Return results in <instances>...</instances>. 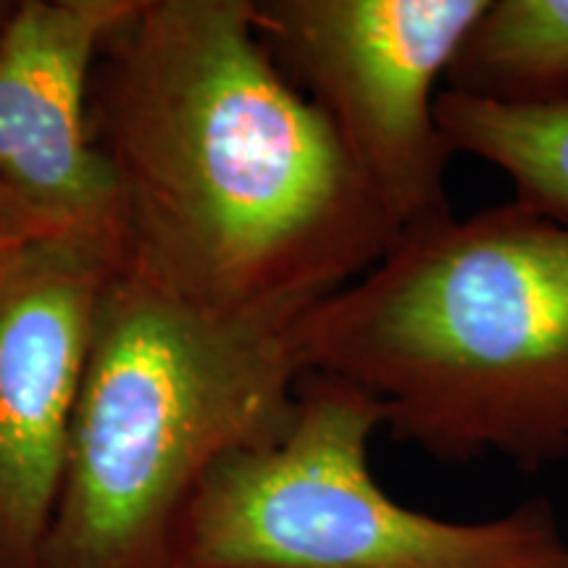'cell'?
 I'll list each match as a JSON object with an SVG mask.
<instances>
[{
  "instance_id": "10",
  "label": "cell",
  "mask_w": 568,
  "mask_h": 568,
  "mask_svg": "<svg viewBox=\"0 0 568 568\" xmlns=\"http://www.w3.org/2000/svg\"><path fill=\"white\" fill-rule=\"evenodd\" d=\"M69 230L71 226L53 222V219L42 216V213L27 209L24 203L0 193V255Z\"/></svg>"
},
{
  "instance_id": "9",
  "label": "cell",
  "mask_w": 568,
  "mask_h": 568,
  "mask_svg": "<svg viewBox=\"0 0 568 568\" xmlns=\"http://www.w3.org/2000/svg\"><path fill=\"white\" fill-rule=\"evenodd\" d=\"M447 90L497 103L568 98V0H487Z\"/></svg>"
},
{
  "instance_id": "6",
  "label": "cell",
  "mask_w": 568,
  "mask_h": 568,
  "mask_svg": "<svg viewBox=\"0 0 568 568\" xmlns=\"http://www.w3.org/2000/svg\"><path fill=\"white\" fill-rule=\"evenodd\" d=\"M113 240L88 230L0 255V568H40Z\"/></svg>"
},
{
  "instance_id": "7",
  "label": "cell",
  "mask_w": 568,
  "mask_h": 568,
  "mask_svg": "<svg viewBox=\"0 0 568 568\" xmlns=\"http://www.w3.org/2000/svg\"><path fill=\"white\" fill-rule=\"evenodd\" d=\"M140 6L19 0L0 38V193L116 245V184L92 140L90 88L105 42Z\"/></svg>"
},
{
  "instance_id": "8",
  "label": "cell",
  "mask_w": 568,
  "mask_h": 568,
  "mask_svg": "<svg viewBox=\"0 0 568 568\" xmlns=\"http://www.w3.org/2000/svg\"><path fill=\"white\" fill-rule=\"evenodd\" d=\"M437 119L453 155L500 169L514 201L568 222V98L497 103L445 88Z\"/></svg>"
},
{
  "instance_id": "2",
  "label": "cell",
  "mask_w": 568,
  "mask_h": 568,
  "mask_svg": "<svg viewBox=\"0 0 568 568\" xmlns=\"http://www.w3.org/2000/svg\"><path fill=\"white\" fill-rule=\"evenodd\" d=\"M305 374L364 389L439 460L568 456V222L510 201L410 226L297 324Z\"/></svg>"
},
{
  "instance_id": "11",
  "label": "cell",
  "mask_w": 568,
  "mask_h": 568,
  "mask_svg": "<svg viewBox=\"0 0 568 568\" xmlns=\"http://www.w3.org/2000/svg\"><path fill=\"white\" fill-rule=\"evenodd\" d=\"M17 3L19 0H0V38H3L6 27H9L13 11H17Z\"/></svg>"
},
{
  "instance_id": "3",
  "label": "cell",
  "mask_w": 568,
  "mask_h": 568,
  "mask_svg": "<svg viewBox=\"0 0 568 568\" xmlns=\"http://www.w3.org/2000/svg\"><path fill=\"white\" fill-rule=\"evenodd\" d=\"M303 314H216L119 264L84 366L40 568H172L205 474L280 435Z\"/></svg>"
},
{
  "instance_id": "5",
  "label": "cell",
  "mask_w": 568,
  "mask_h": 568,
  "mask_svg": "<svg viewBox=\"0 0 568 568\" xmlns=\"http://www.w3.org/2000/svg\"><path fill=\"white\" fill-rule=\"evenodd\" d=\"M487 0H255L284 74L326 113L400 234L447 216L437 103Z\"/></svg>"
},
{
  "instance_id": "4",
  "label": "cell",
  "mask_w": 568,
  "mask_h": 568,
  "mask_svg": "<svg viewBox=\"0 0 568 568\" xmlns=\"http://www.w3.org/2000/svg\"><path fill=\"white\" fill-rule=\"evenodd\" d=\"M385 408L305 374L280 435L205 474L180 518L172 568H568L548 500L447 521L382 489L368 445Z\"/></svg>"
},
{
  "instance_id": "1",
  "label": "cell",
  "mask_w": 568,
  "mask_h": 568,
  "mask_svg": "<svg viewBox=\"0 0 568 568\" xmlns=\"http://www.w3.org/2000/svg\"><path fill=\"white\" fill-rule=\"evenodd\" d=\"M90 130L122 264L197 308L303 314L400 237L255 0H142L92 74Z\"/></svg>"
}]
</instances>
